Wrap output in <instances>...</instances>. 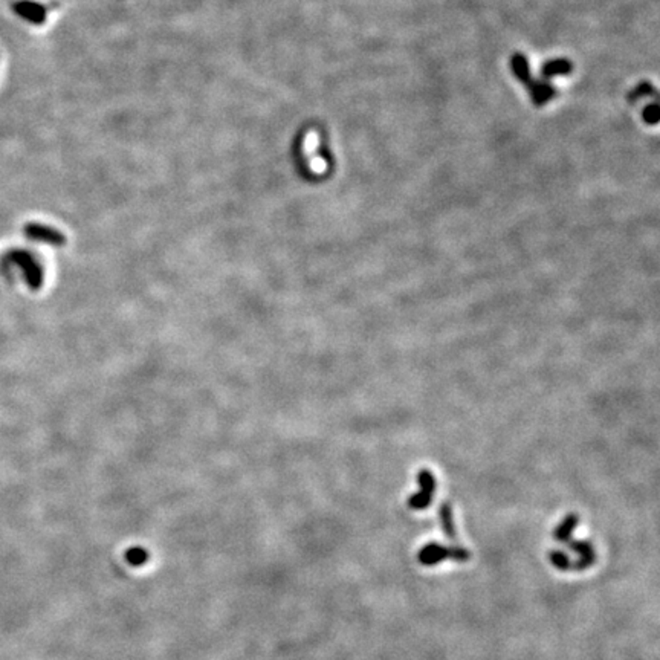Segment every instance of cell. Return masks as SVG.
Returning a JSON list of instances; mask_svg holds the SVG:
<instances>
[{"mask_svg": "<svg viewBox=\"0 0 660 660\" xmlns=\"http://www.w3.org/2000/svg\"><path fill=\"white\" fill-rule=\"evenodd\" d=\"M548 561L553 565L555 569L558 570H570L572 569V560L569 553H565L564 551H560V548H555L551 553H548Z\"/></svg>", "mask_w": 660, "mask_h": 660, "instance_id": "cell-6", "label": "cell"}, {"mask_svg": "<svg viewBox=\"0 0 660 660\" xmlns=\"http://www.w3.org/2000/svg\"><path fill=\"white\" fill-rule=\"evenodd\" d=\"M578 523H579V516L577 512L567 513V516L564 517V520L555 529L553 537H555L556 541L563 543V544L569 543L572 539L573 532H575V529L578 527Z\"/></svg>", "mask_w": 660, "mask_h": 660, "instance_id": "cell-4", "label": "cell"}, {"mask_svg": "<svg viewBox=\"0 0 660 660\" xmlns=\"http://www.w3.org/2000/svg\"><path fill=\"white\" fill-rule=\"evenodd\" d=\"M433 503V497L431 495H426V494H422L421 491L413 494L408 499V506L411 509H415V511H422V509H426L428 506H431Z\"/></svg>", "mask_w": 660, "mask_h": 660, "instance_id": "cell-9", "label": "cell"}, {"mask_svg": "<svg viewBox=\"0 0 660 660\" xmlns=\"http://www.w3.org/2000/svg\"><path fill=\"white\" fill-rule=\"evenodd\" d=\"M149 558H150V555L144 547H130L126 552V561L130 565H135V567L144 565L149 561Z\"/></svg>", "mask_w": 660, "mask_h": 660, "instance_id": "cell-8", "label": "cell"}, {"mask_svg": "<svg viewBox=\"0 0 660 660\" xmlns=\"http://www.w3.org/2000/svg\"><path fill=\"white\" fill-rule=\"evenodd\" d=\"M439 520H440L443 534L447 535V538L450 539V541L456 543V541H457V530H456V525H454L452 508H451L450 503L440 504V508H439Z\"/></svg>", "mask_w": 660, "mask_h": 660, "instance_id": "cell-5", "label": "cell"}, {"mask_svg": "<svg viewBox=\"0 0 660 660\" xmlns=\"http://www.w3.org/2000/svg\"><path fill=\"white\" fill-rule=\"evenodd\" d=\"M569 548L573 553L579 555V560L572 563V570H586L596 561V553H595V547L590 541H586V539H570L569 541Z\"/></svg>", "mask_w": 660, "mask_h": 660, "instance_id": "cell-2", "label": "cell"}, {"mask_svg": "<svg viewBox=\"0 0 660 660\" xmlns=\"http://www.w3.org/2000/svg\"><path fill=\"white\" fill-rule=\"evenodd\" d=\"M471 558L468 548L462 546H443L439 543H428L417 553V560L422 565L431 567V565L440 564L445 560H454L457 563H466Z\"/></svg>", "mask_w": 660, "mask_h": 660, "instance_id": "cell-1", "label": "cell"}, {"mask_svg": "<svg viewBox=\"0 0 660 660\" xmlns=\"http://www.w3.org/2000/svg\"><path fill=\"white\" fill-rule=\"evenodd\" d=\"M417 482L421 485V492L426 495H434L436 492V478L430 469H422L417 474Z\"/></svg>", "mask_w": 660, "mask_h": 660, "instance_id": "cell-7", "label": "cell"}, {"mask_svg": "<svg viewBox=\"0 0 660 660\" xmlns=\"http://www.w3.org/2000/svg\"><path fill=\"white\" fill-rule=\"evenodd\" d=\"M13 8H14V11H15L17 15H20L22 19L28 20L31 23H36V25L41 23L46 17L45 8H43L40 4L28 2V0H22V2H17V4L13 5Z\"/></svg>", "mask_w": 660, "mask_h": 660, "instance_id": "cell-3", "label": "cell"}]
</instances>
